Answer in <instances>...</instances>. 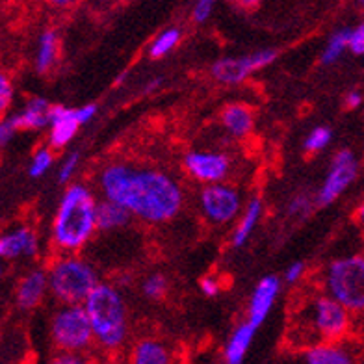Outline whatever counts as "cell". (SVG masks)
Instances as JSON below:
<instances>
[{
    "label": "cell",
    "instance_id": "cell-24",
    "mask_svg": "<svg viewBox=\"0 0 364 364\" xmlns=\"http://www.w3.org/2000/svg\"><path fill=\"white\" fill-rule=\"evenodd\" d=\"M350 34L351 28H341L331 36L320 58L323 65H333L341 60L346 50H350Z\"/></svg>",
    "mask_w": 364,
    "mask_h": 364
},
{
    "label": "cell",
    "instance_id": "cell-28",
    "mask_svg": "<svg viewBox=\"0 0 364 364\" xmlns=\"http://www.w3.org/2000/svg\"><path fill=\"white\" fill-rule=\"evenodd\" d=\"M331 138H333V132H331L329 127H316L314 130H311V134L305 139V151L318 153L331 144Z\"/></svg>",
    "mask_w": 364,
    "mask_h": 364
},
{
    "label": "cell",
    "instance_id": "cell-14",
    "mask_svg": "<svg viewBox=\"0 0 364 364\" xmlns=\"http://www.w3.org/2000/svg\"><path fill=\"white\" fill-rule=\"evenodd\" d=\"M38 236L28 227H17L0 238V257L8 260L19 259V257H34L38 253Z\"/></svg>",
    "mask_w": 364,
    "mask_h": 364
},
{
    "label": "cell",
    "instance_id": "cell-25",
    "mask_svg": "<svg viewBox=\"0 0 364 364\" xmlns=\"http://www.w3.org/2000/svg\"><path fill=\"white\" fill-rule=\"evenodd\" d=\"M181 38H182V32L177 28V26L166 28L164 32H160V34L154 38L153 43H151V47H149V56L154 58V60L168 56L173 48L181 43Z\"/></svg>",
    "mask_w": 364,
    "mask_h": 364
},
{
    "label": "cell",
    "instance_id": "cell-8",
    "mask_svg": "<svg viewBox=\"0 0 364 364\" xmlns=\"http://www.w3.org/2000/svg\"><path fill=\"white\" fill-rule=\"evenodd\" d=\"M359 173V162L355 159L353 151L342 149L335 154V159L331 162V168L327 171L323 184L316 196V203L321 206H327L335 203L348 188L353 184Z\"/></svg>",
    "mask_w": 364,
    "mask_h": 364
},
{
    "label": "cell",
    "instance_id": "cell-15",
    "mask_svg": "<svg viewBox=\"0 0 364 364\" xmlns=\"http://www.w3.org/2000/svg\"><path fill=\"white\" fill-rule=\"evenodd\" d=\"M48 272L45 269H32L30 273H26L23 279H21L19 287H17V294H15V299H17V305L23 311H32L43 301L45 294L48 290Z\"/></svg>",
    "mask_w": 364,
    "mask_h": 364
},
{
    "label": "cell",
    "instance_id": "cell-10",
    "mask_svg": "<svg viewBox=\"0 0 364 364\" xmlns=\"http://www.w3.org/2000/svg\"><path fill=\"white\" fill-rule=\"evenodd\" d=\"M240 193L227 184H208L201 192V208L205 218L214 225H225L238 216Z\"/></svg>",
    "mask_w": 364,
    "mask_h": 364
},
{
    "label": "cell",
    "instance_id": "cell-43",
    "mask_svg": "<svg viewBox=\"0 0 364 364\" xmlns=\"http://www.w3.org/2000/svg\"><path fill=\"white\" fill-rule=\"evenodd\" d=\"M105 364H119V363H112V360H108V363H105Z\"/></svg>",
    "mask_w": 364,
    "mask_h": 364
},
{
    "label": "cell",
    "instance_id": "cell-19",
    "mask_svg": "<svg viewBox=\"0 0 364 364\" xmlns=\"http://www.w3.org/2000/svg\"><path fill=\"white\" fill-rule=\"evenodd\" d=\"M307 364H355L353 353L338 342H320L305 351Z\"/></svg>",
    "mask_w": 364,
    "mask_h": 364
},
{
    "label": "cell",
    "instance_id": "cell-37",
    "mask_svg": "<svg viewBox=\"0 0 364 364\" xmlns=\"http://www.w3.org/2000/svg\"><path fill=\"white\" fill-rule=\"evenodd\" d=\"M199 288H201V292L208 297H214L220 294V283H218V279L214 277H203L201 283H199Z\"/></svg>",
    "mask_w": 364,
    "mask_h": 364
},
{
    "label": "cell",
    "instance_id": "cell-12",
    "mask_svg": "<svg viewBox=\"0 0 364 364\" xmlns=\"http://www.w3.org/2000/svg\"><path fill=\"white\" fill-rule=\"evenodd\" d=\"M281 292V281L275 275H266L255 287L250 299V309H247V321L253 323L257 329L262 326L269 311L277 301V296Z\"/></svg>",
    "mask_w": 364,
    "mask_h": 364
},
{
    "label": "cell",
    "instance_id": "cell-35",
    "mask_svg": "<svg viewBox=\"0 0 364 364\" xmlns=\"http://www.w3.org/2000/svg\"><path fill=\"white\" fill-rule=\"evenodd\" d=\"M48 364H93L84 353H58Z\"/></svg>",
    "mask_w": 364,
    "mask_h": 364
},
{
    "label": "cell",
    "instance_id": "cell-13",
    "mask_svg": "<svg viewBox=\"0 0 364 364\" xmlns=\"http://www.w3.org/2000/svg\"><path fill=\"white\" fill-rule=\"evenodd\" d=\"M82 123L78 121L77 108L54 105L50 117V132H48V147L63 149L77 136Z\"/></svg>",
    "mask_w": 364,
    "mask_h": 364
},
{
    "label": "cell",
    "instance_id": "cell-1",
    "mask_svg": "<svg viewBox=\"0 0 364 364\" xmlns=\"http://www.w3.org/2000/svg\"><path fill=\"white\" fill-rule=\"evenodd\" d=\"M102 199L119 203L132 218L145 223H166L182 206L178 182L159 169L134 168L125 162L106 166L99 175Z\"/></svg>",
    "mask_w": 364,
    "mask_h": 364
},
{
    "label": "cell",
    "instance_id": "cell-20",
    "mask_svg": "<svg viewBox=\"0 0 364 364\" xmlns=\"http://www.w3.org/2000/svg\"><path fill=\"white\" fill-rule=\"evenodd\" d=\"M253 123V112H251L250 106L242 105V102L225 106L221 112V125L225 127L229 134L236 136V138H244V136L250 134Z\"/></svg>",
    "mask_w": 364,
    "mask_h": 364
},
{
    "label": "cell",
    "instance_id": "cell-36",
    "mask_svg": "<svg viewBox=\"0 0 364 364\" xmlns=\"http://www.w3.org/2000/svg\"><path fill=\"white\" fill-rule=\"evenodd\" d=\"M305 275V264L303 262H292L287 268V273H284V281L290 284H296L299 279Z\"/></svg>",
    "mask_w": 364,
    "mask_h": 364
},
{
    "label": "cell",
    "instance_id": "cell-31",
    "mask_svg": "<svg viewBox=\"0 0 364 364\" xmlns=\"http://www.w3.org/2000/svg\"><path fill=\"white\" fill-rule=\"evenodd\" d=\"M218 0H196V6H193L192 17L196 23H205L208 17L212 15V10L216 6Z\"/></svg>",
    "mask_w": 364,
    "mask_h": 364
},
{
    "label": "cell",
    "instance_id": "cell-3",
    "mask_svg": "<svg viewBox=\"0 0 364 364\" xmlns=\"http://www.w3.org/2000/svg\"><path fill=\"white\" fill-rule=\"evenodd\" d=\"M84 309L97 346L105 351L119 350L129 335L127 305L119 290L108 283H99L84 301Z\"/></svg>",
    "mask_w": 364,
    "mask_h": 364
},
{
    "label": "cell",
    "instance_id": "cell-7",
    "mask_svg": "<svg viewBox=\"0 0 364 364\" xmlns=\"http://www.w3.org/2000/svg\"><path fill=\"white\" fill-rule=\"evenodd\" d=\"M305 321L320 342H338L351 326V312L331 296H318L309 303Z\"/></svg>",
    "mask_w": 364,
    "mask_h": 364
},
{
    "label": "cell",
    "instance_id": "cell-22",
    "mask_svg": "<svg viewBox=\"0 0 364 364\" xmlns=\"http://www.w3.org/2000/svg\"><path fill=\"white\" fill-rule=\"evenodd\" d=\"M260 216H262V201H260L259 197H255V199L250 201V205L245 206L244 214H242L238 225H236L235 232H232V245L235 247H242L250 240L255 227L259 225Z\"/></svg>",
    "mask_w": 364,
    "mask_h": 364
},
{
    "label": "cell",
    "instance_id": "cell-34",
    "mask_svg": "<svg viewBox=\"0 0 364 364\" xmlns=\"http://www.w3.org/2000/svg\"><path fill=\"white\" fill-rule=\"evenodd\" d=\"M17 132H19V127H17L14 117H11V115L10 117H6V119L0 123V144L2 145L8 144V141H10Z\"/></svg>",
    "mask_w": 364,
    "mask_h": 364
},
{
    "label": "cell",
    "instance_id": "cell-33",
    "mask_svg": "<svg viewBox=\"0 0 364 364\" xmlns=\"http://www.w3.org/2000/svg\"><path fill=\"white\" fill-rule=\"evenodd\" d=\"M14 99V87H11L10 78H6L4 75L0 77V110H8Z\"/></svg>",
    "mask_w": 364,
    "mask_h": 364
},
{
    "label": "cell",
    "instance_id": "cell-17",
    "mask_svg": "<svg viewBox=\"0 0 364 364\" xmlns=\"http://www.w3.org/2000/svg\"><path fill=\"white\" fill-rule=\"evenodd\" d=\"M255 333L257 327L253 323L245 320L230 333L229 341L225 342L223 348V363L225 364H242L245 359V355L250 351L251 344H253Z\"/></svg>",
    "mask_w": 364,
    "mask_h": 364
},
{
    "label": "cell",
    "instance_id": "cell-23",
    "mask_svg": "<svg viewBox=\"0 0 364 364\" xmlns=\"http://www.w3.org/2000/svg\"><path fill=\"white\" fill-rule=\"evenodd\" d=\"M58 34L54 30H45L43 34L39 36L38 41V53H36V71L39 75H45L54 68L58 58Z\"/></svg>",
    "mask_w": 364,
    "mask_h": 364
},
{
    "label": "cell",
    "instance_id": "cell-9",
    "mask_svg": "<svg viewBox=\"0 0 364 364\" xmlns=\"http://www.w3.org/2000/svg\"><path fill=\"white\" fill-rule=\"evenodd\" d=\"M277 53L273 48H264L253 54L236 58H221L212 65V77L216 78L220 84H229L235 86L250 78L255 71L268 68L269 63L275 62Z\"/></svg>",
    "mask_w": 364,
    "mask_h": 364
},
{
    "label": "cell",
    "instance_id": "cell-21",
    "mask_svg": "<svg viewBox=\"0 0 364 364\" xmlns=\"http://www.w3.org/2000/svg\"><path fill=\"white\" fill-rule=\"evenodd\" d=\"M130 214L125 206L119 203L110 201V199H102L97 205V229L99 230H117L123 229L130 223Z\"/></svg>",
    "mask_w": 364,
    "mask_h": 364
},
{
    "label": "cell",
    "instance_id": "cell-30",
    "mask_svg": "<svg viewBox=\"0 0 364 364\" xmlns=\"http://www.w3.org/2000/svg\"><path fill=\"white\" fill-rule=\"evenodd\" d=\"M350 53L355 56H364V21L351 28Z\"/></svg>",
    "mask_w": 364,
    "mask_h": 364
},
{
    "label": "cell",
    "instance_id": "cell-41",
    "mask_svg": "<svg viewBox=\"0 0 364 364\" xmlns=\"http://www.w3.org/2000/svg\"><path fill=\"white\" fill-rule=\"evenodd\" d=\"M235 4H238L240 8H245V10H251V8H257L260 4V0H232Z\"/></svg>",
    "mask_w": 364,
    "mask_h": 364
},
{
    "label": "cell",
    "instance_id": "cell-27",
    "mask_svg": "<svg viewBox=\"0 0 364 364\" xmlns=\"http://www.w3.org/2000/svg\"><path fill=\"white\" fill-rule=\"evenodd\" d=\"M141 292L147 299H160L164 294L168 292V279L162 273H151L141 284Z\"/></svg>",
    "mask_w": 364,
    "mask_h": 364
},
{
    "label": "cell",
    "instance_id": "cell-44",
    "mask_svg": "<svg viewBox=\"0 0 364 364\" xmlns=\"http://www.w3.org/2000/svg\"><path fill=\"white\" fill-rule=\"evenodd\" d=\"M359 2H360V4H363V6H364V0H359Z\"/></svg>",
    "mask_w": 364,
    "mask_h": 364
},
{
    "label": "cell",
    "instance_id": "cell-5",
    "mask_svg": "<svg viewBox=\"0 0 364 364\" xmlns=\"http://www.w3.org/2000/svg\"><path fill=\"white\" fill-rule=\"evenodd\" d=\"M327 296L350 312H364V255L336 259L326 272Z\"/></svg>",
    "mask_w": 364,
    "mask_h": 364
},
{
    "label": "cell",
    "instance_id": "cell-11",
    "mask_svg": "<svg viewBox=\"0 0 364 364\" xmlns=\"http://www.w3.org/2000/svg\"><path fill=\"white\" fill-rule=\"evenodd\" d=\"M184 169L206 186L220 184L229 175L230 160L218 151H192L184 156Z\"/></svg>",
    "mask_w": 364,
    "mask_h": 364
},
{
    "label": "cell",
    "instance_id": "cell-4",
    "mask_svg": "<svg viewBox=\"0 0 364 364\" xmlns=\"http://www.w3.org/2000/svg\"><path fill=\"white\" fill-rule=\"evenodd\" d=\"M99 284L91 264L75 255H65L48 269V287L58 301L63 305H84L90 294Z\"/></svg>",
    "mask_w": 364,
    "mask_h": 364
},
{
    "label": "cell",
    "instance_id": "cell-16",
    "mask_svg": "<svg viewBox=\"0 0 364 364\" xmlns=\"http://www.w3.org/2000/svg\"><path fill=\"white\" fill-rule=\"evenodd\" d=\"M53 106L47 99L36 97L32 101L24 105L19 114H14L11 117L15 119L19 130H39L45 127H50V117H53Z\"/></svg>",
    "mask_w": 364,
    "mask_h": 364
},
{
    "label": "cell",
    "instance_id": "cell-6",
    "mask_svg": "<svg viewBox=\"0 0 364 364\" xmlns=\"http://www.w3.org/2000/svg\"><path fill=\"white\" fill-rule=\"evenodd\" d=\"M50 338L60 353H84L95 342L84 305L58 309L50 323Z\"/></svg>",
    "mask_w": 364,
    "mask_h": 364
},
{
    "label": "cell",
    "instance_id": "cell-42",
    "mask_svg": "<svg viewBox=\"0 0 364 364\" xmlns=\"http://www.w3.org/2000/svg\"><path fill=\"white\" fill-rule=\"evenodd\" d=\"M355 216H357V220H359L360 225H364V203L359 206V208H357V212H355Z\"/></svg>",
    "mask_w": 364,
    "mask_h": 364
},
{
    "label": "cell",
    "instance_id": "cell-39",
    "mask_svg": "<svg viewBox=\"0 0 364 364\" xmlns=\"http://www.w3.org/2000/svg\"><path fill=\"white\" fill-rule=\"evenodd\" d=\"M97 114V105H86V106H80L77 108V115H78V121H80L82 125H86L90 123Z\"/></svg>",
    "mask_w": 364,
    "mask_h": 364
},
{
    "label": "cell",
    "instance_id": "cell-18",
    "mask_svg": "<svg viewBox=\"0 0 364 364\" xmlns=\"http://www.w3.org/2000/svg\"><path fill=\"white\" fill-rule=\"evenodd\" d=\"M130 364H173V355L162 341L141 338L130 350Z\"/></svg>",
    "mask_w": 364,
    "mask_h": 364
},
{
    "label": "cell",
    "instance_id": "cell-40",
    "mask_svg": "<svg viewBox=\"0 0 364 364\" xmlns=\"http://www.w3.org/2000/svg\"><path fill=\"white\" fill-rule=\"evenodd\" d=\"M48 6L53 8H60V10H65V8H73V6H78L82 0H45Z\"/></svg>",
    "mask_w": 364,
    "mask_h": 364
},
{
    "label": "cell",
    "instance_id": "cell-26",
    "mask_svg": "<svg viewBox=\"0 0 364 364\" xmlns=\"http://www.w3.org/2000/svg\"><path fill=\"white\" fill-rule=\"evenodd\" d=\"M50 166H53V149L50 147L38 149V151L32 154V160H30L28 175L32 178L43 177L45 173L50 169Z\"/></svg>",
    "mask_w": 364,
    "mask_h": 364
},
{
    "label": "cell",
    "instance_id": "cell-32",
    "mask_svg": "<svg viewBox=\"0 0 364 364\" xmlns=\"http://www.w3.org/2000/svg\"><path fill=\"white\" fill-rule=\"evenodd\" d=\"M312 208V201L309 196H297L290 201V206H288V212L290 216H307Z\"/></svg>",
    "mask_w": 364,
    "mask_h": 364
},
{
    "label": "cell",
    "instance_id": "cell-29",
    "mask_svg": "<svg viewBox=\"0 0 364 364\" xmlns=\"http://www.w3.org/2000/svg\"><path fill=\"white\" fill-rule=\"evenodd\" d=\"M78 162H80V153H77V151H75V153H69L68 156H65V160H63L60 169H58V182H60V184H68V182L71 181L75 171L78 169Z\"/></svg>",
    "mask_w": 364,
    "mask_h": 364
},
{
    "label": "cell",
    "instance_id": "cell-2",
    "mask_svg": "<svg viewBox=\"0 0 364 364\" xmlns=\"http://www.w3.org/2000/svg\"><path fill=\"white\" fill-rule=\"evenodd\" d=\"M97 205L91 190L71 184L60 199L53 220V242L63 253L80 251L97 229Z\"/></svg>",
    "mask_w": 364,
    "mask_h": 364
},
{
    "label": "cell",
    "instance_id": "cell-38",
    "mask_svg": "<svg viewBox=\"0 0 364 364\" xmlns=\"http://www.w3.org/2000/svg\"><path fill=\"white\" fill-rule=\"evenodd\" d=\"M363 102H364L363 93H360V91H357V90L350 91V93H348V95H346V99H344L346 108H350V110H357V108H360V106H363Z\"/></svg>",
    "mask_w": 364,
    "mask_h": 364
}]
</instances>
